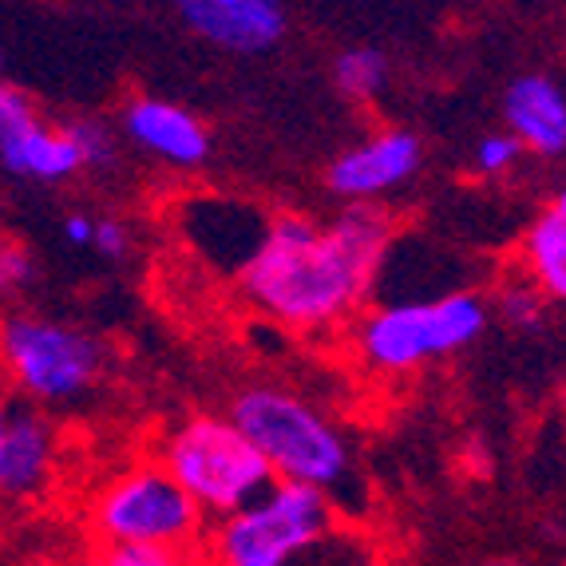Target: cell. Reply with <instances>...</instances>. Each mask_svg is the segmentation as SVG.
Returning a JSON list of instances; mask_svg holds the SVG:
<instances>
[{"label": "cell", "instance_id": "obj_15", "mask_svg": "<svg viewBox=\"0 0 566 566\" xmlns=\"http://www.w3.org/2000/svg\"><path fill=\"white\" fill-rule=\"evenodd\" d=\"M388 76H392V64L373 44H353L333 60V84L353 104H373L377 95H385Z\"/></svg>", "mask_w": 566, "mask_h": 566}, {"label": "cell", "instance_id": "obj_17", "mask_svg": "<svg viewBox=\"0 0 566 566\" xmlns=\"http://www.w3.org/2000/svg\"><path fill=\"white\" fill-rule=\"evenodd\" d=\"M67 132L76 139V151L84 159V170H112L119 159V135L104 119H72Z\"/></svg>", "mask_w": 566, "mask_h": 566}, {"label": "cell", "instance_id": "obj_1", "mask_svg": "<svg viewBox=\"0 0 566 566\" xmlns=\"http://www.w3.org/2000/svg\"><path fill=\"white\" fill-rule=\"evenodd\" d=\"M392 234L397 227L380 207H345L329 222L282 210L265 222L254 258L238 274L242 297L290 333L349 329L377 290Z\"/></svg>", "mask_w": 566, "mask_h": 566}, {"label": "cell", "instance_id": "obj_11", "mask_svg": "<svg viewBox=\"0 0 566 566\" xmlns=\"http://www.w3.org/2000/svg\"><path fill=\"white\" fill-rule=\"evenodd\" d=\"M182 29L207 40L210 48L234 56H262L282 44L290 20L277 0H182Z\"/></svg>", "mask_w": 566, "mask_h": 566}, {"label": "cell", "instance_id": "obj_5", "mask_svg": "<svg viewBox=\"0 0 566 566\" xmlns=\"http://www.w3.org/2000/svg\"><path fill=\"white\" fill-rule=\"evenodd\" d=\"M151 460L187 491V500L202 511L207 523L234 515L274 483L270 468L234 428V420L218 412H195L170 424L155 440Z\"/></svg>", "mask_w": 566, "mask_h": 566}, {"label": "cell", "instance_id": "obj_12", "mask_svg": "<svg viewBox=\"0 0 566 566\" xmlns=\"http://www.w3.org/2000/svg\"><path fill=\"white\" fill-rule=\"evenodd\" d=\"M60 475V432L40 408H12L0 440V495L40 503Z\"/></svg>", "mask_w": 566, "mask_h": 566}, {"label": "cell", "instance_id": "obj_24", "mask_svg": "<svg viewBox=\"0 0 566 566\" xmlns=\"http://www.w3.org/2000/svg\"><path fill=\"white\" fill-rule=\"evenodd\" d=\"M491 566H543V563H531V558H495Z\"/></svg>", "mask_w": 566, "mask_h": 566}, {"label": "cell", "instance_id": "obj_20", "mask_svg": "<svg viewBox=\"0 0 566 566\" xmlns=\"http://www.w3.org/2000/svg\"><path fill=\"white\" fill-rule=\"evenodd\" d=\"M523 159L520 143L511 139L507 132H491L483 135L480 143H475V170H480L483 179H500V175H507V170H515V163Z\"/></svg>", "mask_w": 566, "mask_h": 566}, {"label": "cell", "instance_id": "obj_9", "mask_svg": "<svg viewBox=\"0 0 566 566\" xmlns=\"http://www.w3.org/2000/svg\"><path fill=\"white\" fill-rule=\"evenodd\" d=\"M424 167V143L405 127H380L360 143L345 147L325 170V187L345 207H377L385 195H397Z\"/></svg>", "mask_w": 566, "mask_h": 566}, {"label": "cell", "instance_id": "obj_13", "mask_svg": "<svg viewBox=\"0 0 566 566\" xmlns=\"http://www.w3.org/2000/svg\"><path fill=\"white\" fill-rule=\"evenodd\" d=\"M503 119L507 135L520 143L523 155L563 159L566 151V95L563 84L547 72H527L511 80L503 92Z\"/></svg>", "mask_w": 566, "mask_h": 566}, {"label": "cell", "instance_id": "obj_18", "mask_svg": "<svg viewBox=\"0 0 566 566\" xmlns=\"http://www.w3.org/2000/svg\"><path fill=\"white\" fill-rule=\"evenodd\" d=\"M84 566H202L199 551H139V547H95Z\"/></svg>", "mask_w": 566, "mask_h": 566}, {"label": "cell", "instance_id": "obj_23", "mask_svg": "<svg viewBox=\"0 0 566 566\" xmlns=\"http://www.w3.org/2000/svg\"><path fill=\"white\" fill-rule=\"evenodd\" d=\"M12 400H9V392H4V385H0V440H4V428H9V416H12Z\"/></svg>", "mask_w": 566, "mask_h": 566}, {"label": "cell", "instance_id": "obj_2", "mask_svg": "<svg viewBox=\"0 0 566 566\" xmlns=\"http://www.w3.org/2000/svg\"><path fill=\"white\" fill-rule=\"evenodd\" d=\"M227 416L277 483L322 491L340 511V495H349L357 480V463L349 432L322 405H313L297 388L258 380L230 400Z\"/></svg>", "mask_w": 566, "mask_h": 566}, {"label": "cell", "instance_id": "obj_19", "mask_svg": "<svg viewBox=\"0 0 566 566\" xmlns=\"http://www.w3.org/2000/svg\"><path fill=\"white\" fill-rule=\"evenodd\" d=\"M36 282V258L29 245L0 238V302H12Z\"/></svg>", "mask_w": 566, "mask_h": 566}, {"label": "cell", "instance_id": "obj_8", "mask_svg": "<svg viewBox=\"0 0 566 566\" xmlns=\"http://www.w3.org/2000/svg\"><path fill=\"white\" fill-rule=\"evenodd\" d=\"M0 167L36 182H60L84 170L67 123L56 127L32 95L9 80H0Z\"/></svg>", "mask_w": 566, "mask_h": 566}, {"label": "cell", "instance_id": "obj_7", "mask_svg": "<svg viewBox=\"0 0 566 566\" xmlns=\"http://www.w3.org/2000/svg\"><path fill=\"white\" fill-rule=\"evenodd\" d=\"M104 377V345L40 313L0 317V385L40 408L84 400Z\"/></svg>", "mask_w": 566, "mask_h": 566}, {"label": "cell", "instance_id": "obj_16", "mask_svg": "<svg viewBox=\"0 0 566 566\" xmlns=\"http://www.w3.org/2000/svg\"><path fill=\"white\" fill-rule=\"evenodd\" d=\"M488 310H491V317H500V322L515 333H543L551 302L527 282V277L515 274L495 285V293L488 297Z\"/></svg>", "mask_w": 566, "mask_h": 566}, {"label": "cell", "instance_id": "obj_3", "mask_svg": "<svg viewBox=\"0 0 566 566\" xmlns=\"http://www.w3.org/2000/svg\"><path fill=\"white\" fill-rule=\"evenodd\" d=\"M488 297L475 290H444L432 297H392L365 305L349 322V353L373 377H416L472 349L488 333Z\"/></svg>", "mask_w": 566, "mask_h": 566}, {"label": "cell", "instance_id": "obj_14", "mask_svg": "<svg viewBox=\"0 0 566 566\" xmlns=\"http://www.w3.org/2000/svg\"><path fill=\"white\" fill-rule=\"evenodd\" d=\"M523 277L535 285L547 302L566 297V199L555 195L547 207L538 210L520 242Z\"/></svg>", "mask_w": 566, "mask_h": 566}, {"label": "cell", "instance_id": "obj_25", "mask_svg": "<svg viewBox=\"0 0 566 566\" xmlns=\"http://www.w3.org/2000/svg\"><path fill=\"white\" fill-rule=\"evenodd\" d=\"M0 67H4V48H0Z\"/></svg>", "mask_w": 566, "mask_h": 566}, {"label": "cell", "instance_id": "obj_6", "mask_svg": "<svg viewBox=\"0 0 566 566\" xmlns=\"http://www.w3.org/2000/svg\"><path fill=\"white\" fill-rule=\"evenodd\" d=\"M84 520L95 547L199 551L207 531L202 511L151 455L107 475L87 495Z\"/></svg>", "mask_w": 566, "mask_h": 566}, {"label": "cell", "instance_id": "obj_21", "mask_svg": "<svg viewBox=\"0 0 566 566\" xmlns=\"http://www.w3.org/2000/svg\"><path fill=\"white\" fill-rule=\"evenodd\" d=\"M92 250H99V258H112V262L132 258V250H135L132 227H127L123 218H95Z\"/></svg>", "mask_w": 566, "mask_h": 566}, {"label": "cell", "instance_id": "obj_22", "mask_svg": "<svg viewBox=\"0 0 566 566\" xmlns=\"http://www.w3.org/2000/svg\"><path fill=\"white\" fill-rule=\"evenodd\" d=\"M60 234H64L67 245H92V234H95V218L84 214V210H72V214L64 218V227H60Z\"/></svg>", "mask_w": 566, "mask_h": 566}, {"label": "cell", "instance_id": "obj_10", "mask_svg": "<svg viewBox=\"0 0 566 566\" xmlns=\"http://www.w3.org/2000/svg\"><path fill=\"white\" fill-rule=\"evenodd\" d=\"M123 139L139 147L147 159L167 163V167L195 170L210 159V132L207 123L182 104H170L159 95H135L119 112Z\"/></svg>", "mask_w": 566, "mask_h": 566}, {"label": "cell", "instance_id": "obj_4", "mask_svg": "<svg viewBox=\"0 0 566 566\" xmlns=\"http://www.w3.org/2000/svg\"><path fill=\"white\" fill-rule=\"evenodd\" d=\"M345 520L329 495L297 483L270 488L227 520L207 523L202 566H313L333 547Z\"/></svg>", "mask_w": 566, "mask_h": 566}]
</instances>
